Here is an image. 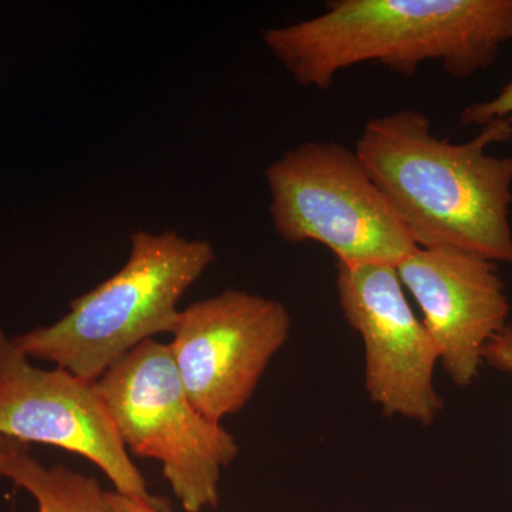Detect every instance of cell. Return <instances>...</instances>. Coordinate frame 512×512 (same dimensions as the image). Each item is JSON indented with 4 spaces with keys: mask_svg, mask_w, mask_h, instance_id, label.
<instances>
[{
    "mask_svg": "<svg viewBox=\"0 0 512 512\" xmlns=\"http://www.w3.org/2000/svg\"><path fill=\"white\" fill-rule=\"evenodd\" d=\"M94 387L128 454L161 464L185 512L217 507L222 471L237 458L238 443L195 409L170 346L157 339L141 343Z\"/></svg>",
    "mask_w": 512,
    "mask_h": 512,
    "instance_id": "cell-4",
    "label": "cell"
},
{
    "mask_svg": "<svg viewBox=\"0 0 512 512\" xmlns=\"http://www.w3.org/2000/svg\"><path fill=\"white\" fill-rule=\"evenodd\" d=\"M8 480L32 495L39 512H110L96 478L63 466L45 467L26 453Z\"/></svg>",
    "mask_w": 512,
    "mask_h": 512,
    "instance_id": "cell-10",
    "label": "cell"
},
{
    "mask_svg": "<svg viewBox=\"0 0 512 512\" xmlns=\"http://www.w3.org/2000/svg\"><path fill=\"white\" fill-rule=\"evenodd\" d=\"M0 434L29 444L59 447L92 461L114 491L168 511L148 490L94 383L67 370L42 369L0 328Z\"/></svg>",
    "mask_w": 512,
    "mask_h": 512,
    "instance_id": "cell-7",
    "label": "cell"
},
{
    "mask_svg": "<svg viewBox=\"0 0 512 512\" xmlns=\"http://www.w3.org/2000/svg\"><path fill=\"white\" fill-rule=\"evenodd\" d=\"M484 363L512 376V319L485 346Z\"/></svg>",
    "mask_w": 512,
    "mask_h": 512,
    "instance_id": "cell-12",
    "label": "cell"
},
{
    "mask_svg": "<svg viewBox=\"0 0 512 512\" xmlns=\"http://www.w3.org/2000/svg\"><path fill=\"white\" fill-rule=\"evenodd\" d=\"M512 42V32L511 39ZM461 123L466 126L484 127L495 120H512V80L493 99L471 104L461 113Z\"/></svg>",
    "mask_w": 512,
    "mask_h": 512,
    "instance_id": "cell-11",
    "label": "cell"
},
{
    "mask_svg": "<svg viewBox=\"0 0 512 512\" xmlns=\"http://www.w3.org/2000/svg\"><path fill=\"white\" fill-rule=\"evenodd\" d=\"M291 328L284 303L239 289L180 311L168 346L195 409L217 423L241 412Z\"/></svg>",
    "mask_w": 512,
    "mask_h": 512,
    "instance_id": "cell-6",
    "label": "cell"
},
{
    "mask_svg": "<svg viewBox=\"0 0 512 512\" xmlns=\"http://www.w3.org/2000/svg\"><path fill=\"white\" fill-rule=\"evenodd\" d=\"M511 32L512 0H333L262 39L296 83L328 90L340 72L370 62L403 76L437 62L467 79L494 64Z\"/></svg>",
    "mask_w": 512,
    "mask_h": 512,
    "instance_id": "cell-2",
    "label": "cell"
},
{
    "mask_svg": "<svg viewBox=\"0 0 512 512\" xmlns=\"http://www.w3.org/2000/svg\"><path fill=\"white\" fill-rule=\"evenodd\" d=\"M106 500L110 512H161L154 505L136 500V498L126 497L116 491H106Z\"/></svg>",
    "mask_w": 512,
    "mask_h": 512,
    "instance_id": "cell-14",
    "label": "cell"
},
{
    "mask_svg": "<svg viewBox=\"0 0 512 512\" xmlns=\"http://www.w3.org/2000/svg\"><path fill=\"white\" fill-rule=\"evenodd\" d=\"M215 261L214 245L173 229L136 231L120 271L69 303L52 325L12 336L29 359L96 383L121 357L173 332L177 305Z\"/></svg>",
    "mask_w": 512,
    "mask_h": 512,
    "instance_id": "cell-3",
    "label": "cell"
},
{
    "mask_svg": "<svg viewBox=\"0 0 512 512\" xmlns=\"http://www.w3.org/2000/svg\"><path fill=\"white\" fill-rule=\"evenodd\" d=\"M511 137L512 120L501 119L451 143L426 114L402 109L367 121L355 151L417 247L512 265V156L488 153Z\"/></svg>",
    "mask_w": 512,
    "mask_h": 512,
    "instance_id": "cell-1",
    "label": "cell"
},
{
    "mask_svg": "<svg viewBox=\"0 0 512 512\" xmlns=\"http://www.w3.org/2000/svg\"><path fill=\"white\" fill-rule=\"evenodd\" d=\"M265 178L272 225L289 244L316 242L340 265L396 266L417 249L355 150L306 141L269 164Z\"/></svg>",
    "mask_w": 512,
    "mask_h": 512,
    "instance_id": "cell-5",
    "label": "cell"
},
{
    "mask_svg": "<svg viewBox=\"0 0 512 512\" xmlns=\"http://www.w3.org/2000/svg\"><path fill=\"white\" fill-rule=\"evenodd\" d=\"M29 453V446L0 434V477L9 478L20 457Z\"/></svg>",
    "mask_w": 512,
    "mask_h": 512,
    "instance_id": "cell-13",
    "label": "cell"
},
{
    "mask_svg": "<svg viewBox=\"0 0 512 512\" xmlns=\"http://www.w3.org/2000/svg\"><path fill=\"white\" fill-rule=\"evenodd\" d=\"M456 386L474 383L485 346L510 320L497 264L466 252L419 248L396 265Z\"/></svg>",
    "mask_w": 512,
    "mask_h": 512,
    "instance_id": "cell-9",
    "label": "cell"
},
{
    "mask_svg": "<svg viewBox=\"0 0 512 512\" xmlns=\"http://www.w3.org/2000/svg\"><path fill=\"white\" fill-rule=\"evenodd\" d=\"M339 306L365 348V387L384 416L421 426L436 421L444 402L434 386L436 343L407 301L396 266L340 265Z\"/></svg>",
    "mask_w": 512,
    "mask_h": 512,
    "instance_id": "cell-8",
    "label": "cell"
}]
</instances>
